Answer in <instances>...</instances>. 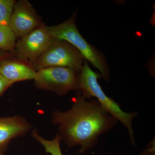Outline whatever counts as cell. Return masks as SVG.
Instances as JSON below:
<instances>
[{
  "label": "cell",
  "mask_w": 155,
  "mask_h": 155,
  "mask_svg": "<svg viewBox=\"0 0 155 155\" xmlns=\"http://www.w3.org/2000/svg\"><path fill=\"white\" fill-rule=\"evenodd\" d=\"M78 92L71 108L66 112L53 111L51 121L58 126L61 141L69 148L78 146L82 153L97 145L100 136L111 130L118 121L97 100L86 101Z\"/></svg>",
  "instance_id": "1"
},
{
  "label": "cell",
  "mask_w": 155,
  "mask_h": 155,
  "mask_svg": "<svg viewBox=\"0 0 155 155\" xmlns=\"http://www.w3.org/2000/svg\"><path fill=\"white\" fill-rule=\"evenodd\" d=\"M101 77V75L91 69L87 61L85 60L80 72L77 73L79 91L86 99L97 98L109 114L127 127L131 142L134 145L132 122L134 118L137 116V113L135 112L125 113L122 110L119 104L107 96L98 83V79Z\"/></svg>",
  "instance_id": "2"
},
{
  "label": "cell",
  "mask_w": 155,
  "mask_h": 155,
  "mask_svg": "<svg viewBox=\"0 0 155 155\" xmlns=\"http://www.w3.org/2000/svg\"><path fill=\"white\" fill-rule=\"evenodd\" d=\"M76 14L75 12L69 19L59 25L47 26L48 33L51 38L66 41L76 48L85 60L99 70L102 77L109 81L110 70L105 58L81 35L75 25Z\"/></svg>",
  "instance_id": "3"
},
{
  "label": "cell",
  "mask_w": 155,
  "mask_h": 155,
  "mask_svg": "<svg viewBox=\"0 0 155 155\" xmlns=\"http://www.w3.org/2000/svg\"><path fill=\"white\" fill-rule=\"evenodd\" d=\"M84 58L75 47L66 41L52 38L44 52L34 63L35 71L48 67L71 68L78 73L83 66Z\"/></svg>",
  "instance_id": "4"
},
{
  "label": "cell",
  "mask_w": 155,
  "mask_h": 155,
  "mask_svg": "<svg viewBox=\"0 0 155 155\" xmlns=\"http://www.w3.org/2000/svg\"><path fill=\"white\" fill-rule=\"evenodd\" d=\"M34 84L39 89L49 91L64 96L70 91H79L77 73L67 67L43 68L37 71Z\"/></svg>",
  "instance_id": "5"
},
{
  "label": "cell",
  "mask_w": 155,
  "mask_h": 155,
  "mask_svg": "<svg viewBox=\"0 0 155 155\" xmlns=\"http://www.w3.org/2000/svg\"><path fill=\"white\" fill-rule=\"evenodd\" d=\"M47 26L42 23L30 33L19 38L16 41L13 56L32 66L51 40Z\"/></svg>",
  "instance_id": "6"
},
{
  "label": "cell",
  "mask_w": 155,
  "mask_h": 155,
  "mask_svg": "<svg viewBox=\"0 0 155 155\" xmlns=\"http://www.w3.org/2000/svg\"><path fill=\"white\" fill-rule=\"evenodd\" d=\"M40 17L26 0L16 2L9 27L17 39L30 33L42 24Z\"/></svg>",
  "instance_id": "7"
},
{
  "label": "cell",
  "mask_w": 155,
  "mask_h": 155,
  "mask_svg": "<svg viewBox=\"0 0 155 155\" xmlns=\"http://www.w3.org/2000/svg\"><path fill=\"white\" fill-rule=\"evenodd\" d=\"M32 127L31 124L21 116L0 118V151L5 152L11 140L25 136Z\"/></svg>",
  "instance_id": "8"
},
{
  "label": "cell",
  "mask_w": 155,
  "mask_h": 155,
  "mask_svg": "<svg viewBox=\"0 0 155 155\" xmlns=\"http://www.w3.org/2000/svg\"><path fill=\"white\" fill-rule=\"evenodd\" d=\"M36 72L32 66L13 56L0 62V73L12 84L34 79Z\"/></svg>",
  "instance_id": "9"
},
{
  "label": "cell",
  "mask_w": 155,
  "mask_h": 155,
  "mask_svg": "<svg viewBox=\"0 0 155 155\" xmlns=\"http://www.w3.org/2000/svg\"><path fill=\"white\" fill-rule=\"evenodd\" d=\"M31 136L36 141L43 146L46 152L51 155H63L61 148V139L58 133L52 140H48L42 137L36 129L32 130Z\"/></svg>",
  "instance_id": "10"
},
{
  "label": "cell",
  "mask_w": 155,
  "mask_h": 155,
  "mask_svg": "<svg viewBox=\"0 0 155 155\" xmlns=\"http://www.w3.org/2000/svg\"><path fill=\"white\" fill-rule=\"evenodd\" d=\"M16 40L9 26H0V50L11 53L13 56Z\"/></svg>",
  "instance_id": "11"
},
{
  "label": "cell",
  "mask_w": 155,
  "mask_h": 155,
  "mask_svg": "<svg viewBox=\"0 0 155 155\" xmlns=\"http://www.w3.org/2000/svg\"><path fill=\"white\" fill-rule=\"evenodd\" d=\"M16 1L0 0V26H9Z\"/></svg>",
  "instance_id": "12"
},
{
  "label": "cell",
  "mask_w": 155,
  "mask_h": 155,
  "mask_svg": "<svg viewBox=\"0 0 155 155\" xmlns=\"http://www.w3.org/2000/svg\"><path fill=\"white\" fill-rule=\"evenodd\" d=\"M11 85L12 84L0 73V97Z\"/></svg>",
  "instance_id": "13"
},
{
  "label": "cell",
  "mask_w": 155,
  "mask_h": 155,
  "mask_svg": "<svg viewBox=\"0 0 155 155\" xmlns=\"http://www.w3.org/2000/svg\"><path fill=\"white\" fill-rule=\"evenodd\" d=\"M13 56L11 53L5 51H3V50H0V62L5 60L6 58H10L11 56Z\"/></svg>",
  "instance_id": "14"
},
{
  "label": "cell",
  "mask_w": 155,
  "mask_h": 155,
  "mask_svg": "<svg viewBox=\"0 0 155 155\" xmlns=\"http://www.w3.org/2000/svg\"><path fill=\"white\" fill-rule=\"evenodd\" d=\"M0 155H5V154H4V153L2 152L1 151H0Z\"/></svg>",
  "instance_id": "15"
}]
</instances>
